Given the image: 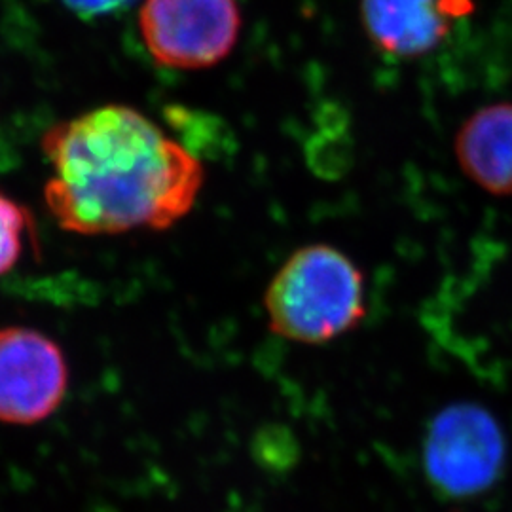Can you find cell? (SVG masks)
<instances>
[{"label": "cell", "instance_id": "cell-1", "mask_svg": "<svg viewBox=\"0 0 512 512\" xmlns=\"http://www.w3.org/2000/svg\"><path fill=\"white\" fill-rule=\"evenodd\" d=\"M42 148L52 167L44 200L74 234L165 230L190 213L202 190L200 160L128 107L57 124Z\"/></svg>", "mask_w": 512, "mask_h": 512}, {"label": "cell", "instance_id": "cell-2", "mask_svg": "<svg viewBox=\"0 0 512 512\" xmlns=\"http://www.w3.org/2000/svg\"><path fill=\"white\" fill-rule=\"evenodd\" d=\"M264 306L270 329L300 344H327L365 317V281L355 262L330 245H306L275 274Z\"/></svg>", "mask_w": 512, "mask_h": 512}, {"label": "cell", "instance_id": "cell-3", "mask_svg": "<svg viewBox=\"0 0 512 512\" xmlns=\"http://www.w3.org/2000/svg\"><path fill=\"white\" fill-rule=\"evenodd\" d=\"M505 465L507 437L482 404H450L427 425L423 469L440 495L469 499L486 494L499 482Z\"/></svg>", "mask_w": 512, "mask_h": 512}, {"label": "cell", "instance_id": "cell-4", "mask_svg": "<svg viewBox=\"0 0 512 512\" xmlns=\"http://www.w3.org/2000/svg\"><path fill=\"white\" fill-rule=\"evenodd\" d=\"M236 0H147L141 33L154 59L175 69H203L222 61L239 35Z\"/></svg>", "mask_w": 512, "mask_h": 512}, {"label": "cell", "instance_id": "cell-5", "mask_svg": "<svg viewBox=\"0 0 512 512\" xmlns=\"http://www.w3.org/2000/svg\"><path fill=\"white\" fill-rule=\"evenodd\" d=\"M69 366L52 338L27 327L0 329V421L35 425L61 406Z\"/></svg>", "mask_w": 512, "mask_h": 512}, {"label": "cell", "instance_id": "cell-6", "mask_svg": "<svg viewBox=\"0 0 512 512\" xmlns=\"http://www.w3.org/2000/svg\"><path fill=\"white\" fill-rule=\"evenodd\" d=\"M473 0H363L366 35L393 57H420L433 52L471 14Z\"/></svg>", "mask_w": 512, "mask_h": 512}, {"label": "cell", "instance_id": "cell-7", "mask_svg": "<svg viewBox=\"0 0 512 512\" xmlns=\"http://www.w3.org/2000/svg\"><path fill=\"white\" fill-rule=\"evenodd\" d=\"M461 171L492 196H512V103L476 110L456 135Z\"/></svg>", "mask_w": 512, "mask_h": 512}, {"label": "cell", "instance_id": "cell-8", "mask_svg": "<svg viewBox=\"0 0 512 512\" xmlns=\"http://www.w3.org/2000/svg\"><path fill=\"white\" fill-rule=\"evenodd\" d=\"M31 230V215L12 198L0 194V275L18 264L25 234Z\"/></svg>", "mask_w": 512, "mask_h": 512}, {"label": "cell", "instance_id": "cell-9", "mask_svg": "<svg viewBox=\"0 0 512 512\" xmlns=\"http://www.w3.org/2000/svg\"><path fill=\"white\" fill-rule=\"evenodd\" d=\"M73 12L84 18L107 16L126 8L133 0H63Z\"/></svg>", "mask_w": 512, "mask_h": 512}]
</instances>
